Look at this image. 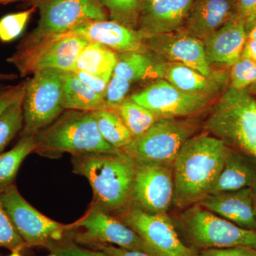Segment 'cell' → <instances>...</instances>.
I'll return each mask as SVG.
<instances>
[{
    "label": "cell",
    "mask_w": 256,
    "mask_h": 256,
    "mask_svg": "<svg viewBox=\"0 0 256 256\" xmlns=\"http://www.w3.org/2000/svg\"><path fill=\"white\" fill-rule=\"evenodd\" d=\"M230 150L223 140L206 132L190 138L173 163V204L185 210L210 195Z\"/></svg>",
    "instance_id": "obj_1"
},
{
    "label": "cell",
    "mask_w": 256,
    "mask_h": 256,
    "mask_svg": "<svg viewBox=\"0 0 256 256\" xmlns=\"http://www.w3.org/2000/svg\"><path fill=\"white\" fill-rule=\"evenodd\" d=\"M74 172L92 186L94 204L110 214L121 215L131 206L137 164L124 152L72 154Z\"/></svg>",
    "instance_id": "obj_2"
},
{
    "label": "cell",
    "mask_w": 256,
    "mask_h": 256,
    "mask_svg": "<svg viewBox=\"0 0 256 256\" xmlns=\"http://www.w3.org/2000/svg\"><path fill=\"white\" fill-rule=\"evenodd\" d=\"M204 128L230 148L256 158L255 96L228 86L212 106Z\"/></svg>",
    "instance_id": "obj_3"
},
{
    "label": "cell",
    "mask_w": 256,
    "mask_h": 256,
    "mask_svg": "<svg viewBox=\"0 0 256 256\" xmlns=\"http://www.w3.org/2000/svg\"><path fill=\"white\" fill-rule=\"evenodd\" d=\"M34 152L56 158L64 152H120L106 142L98 128L92 111L68 110L36 134Z\"/></svg>",
    "instance_id": "obj_4"
},
{
    "label": "cell",
    "mask_w": 256,
    "mask_h": 256,
    "mask_svg": "<svg viewBox=\"0 0 256 256\" xmlns=\"http://www.w3.org/2000/svg\"><path fill=\"white\" fill-rule=\"evenodd\" d=\"M172 222L184 244L198 252L234 247L256 250V230L238 226L200 204L185 208Z\"/></svg>",
    "instance_id": "obj_5"
},
{
    "label": "cell",
    "mask_w": 256,
    "mask_h": 256,
    "mask_svg": "<svg viewBox=\"0 0 256 256\" xmlns=\"http://www.w3.org/2000/svg\"><path fill=\"white\" fill-rule=\"evenodd\" d=\"M198 128V121L191 118L160 119L122 151L137 164L173 165L181 148Z\"/></svg>",
    "instance_id": "obj_6"
},
{
    "label": "cell",
    "mask_w": 256,
    "mask_h": 256,
    "mask_svg": "<svg viewBox=\"0 0 256 256\" xmlns=\"http://www.w3.org/2000/svg\"><path fill=\"white\" fill-rule=\"evenodd\" d=\"M88 43L68 33L53 35L28 44H18L6 60L16 67L21 77L46 68L76 72L78 55Z\"/></svg>",
    "instance_id": "obj_7"
},
{
    "label": "cell",
    "mask_w": 256,
    "mask_h": 256,
    "mask_svg": "<svg viewBox=\"0 0 256 256\" xmlns=\"http://www.w3.org/2000/svg\"><path fill=\"white\" fill-rule=\"evenodd\" d=\"M65 74L60 69H42L25 80L24 124L20 137L36 136L63 112L62 98Z\"/></svg>",
    "instance_id": "obj_8"
},
{
    "label": "cell",
    "mask_w": 256,
    "mask_h": 256,
    "mask_svg": "<svg viewBox=\"0 0 256 256\" xmlns=\"http://www.w3.org/2000/svg\"><path fill=\"white\" fill-rule=\"evenodd\" d=\"M40 11L36 28L20 44H28L45 37L72 31L78 26L108 18L99 0H31Z\"/></svg>",
    "instance_id": "obj_9"
},
{
    "label": "cell",
    "mask_w": 256,
    "mask_h": 256,
    "mask_svg": "<svg viewBox=\"0 0 256 256\" xmlns=\"http://www.w3.org/2000/svg\"><path fill=\"white\" fill-rule=\"evenodd\" d=\"M66 240L86 246L109 244L159 256L132 229L94 204L84 217L67 225Z\"/></svg>",
    "instance_id": "obj_10"
},
{
    "label": "cell",
    "mask_w": 256,
    "mask_h": 256,
    "mask_svg": "<svg viewBox=\"0 0 256 256\" xmlns=\"http://www.w3.org/2000/svg\"><path fill=\"white\" fill-rule=\"evenodd\" d=\"M0 202L16 233L28 247L48 248L66 239L67 225L50 220L28 203L12 184L0 195Z\"/></svg>",
    "instance_id": "obj_11"
},
{
    "label": "cell",
    "mask_w": 256,
    "mask_h": 256,
    "mask_svg": "<svg viewBox=\"0 0 256 256\" xmlns=\"http://www.w3.org/2000/svg\"><path fill=\"white\" fill-rule=\"evenodd\" d=\"M119 216L159 256H200L184 244L168 214H151L130 206Z\"/></svg>",
    "instance_id": "obj_12"
},
{
    "label": "cell",
    "mask_w": 256,
    "mask_h": 256,
    "mask_svg": "<svg viewBox=\"0 0 256 256\" xmlns=\"http://www.w3.org/2000/svg\"><path fill=\"white\" fill-rule=\"evenodd\" d=\"M130 98L149 109L160 120L191 118L206 110L215 98L186 94L159 78Z\"/></svg>",
    "instance_id": "obj_13"
},
{
    "label": "cell",
    "mask_w": 256,
    "mask_h": 256,
    "mask_svg": "<svg viewBox=\"0 0 256 256\" xmlns=\"http://www.w3.org/2000/svg\"><path fill=\"white\" fill-rule=\"evenodd\" d=\"M173 196V165L137 164L131 206L151 214H166Z\"/></svg>",
    "instance_id": "obj_14"
},
{
    "label": "cell",
    "mask_w": 256,
    "mask_h": 256,
    "mask_svg": "<svg viewBox=\"0 0 256 256\" xmlns=\"http://www.w3.org/2000/svg\"><path fill=\"white\" fill-rule=\"evenodd\" d=\"M144 44L148 52L160 60L184 64L206 76L216 74L207 62L203 42L182 30L150 37Z\"/></svg>",
    "instance_id": "obj_15"
},
{
    "label": "cell",
    "mask_w": 256,
    "mask_h": 256,
    "mask_svg": "<svg viewBox=\"0 0 256 256\" xmlns=\"http://www.w3.org/2000/svg\"><path fill=\"white\" fill-rule=\"evenodd\" d=\"M152 72L153 75L186 94L215 98L229 86V72H220L206 76L184 64L160 60L154 64Z\"/></svg>",
    "instance_id": "obj_16"
},
{
    "label": "cell",
    "mask_w": 256,
    "mask_h": 256,
    "mask_svg": "<svg viewBox=\"0 0 256 256\" xmlns=\"http://www.w3.org/2000/svg\"><path fill=\"white\" fill-rule=\"evenodd\" d=\"M67 33L100 44L118 54L137 52L148 53L144 40L138 30L109 20L84 24Z\"/></svg>",
    "instance_id": "obj_17"
},
{
    "label": "cell",
    "mask_w": 256,
    "mask_h": 256,
    "mask_svg": "<svg viewBox=\"0 0 256 256\" xmlns=\"http://www.w3.org/2000/svg\"><path fill=\"white\" fill-rule=\"evenodd\" d=\"M194 0H158L143 2L138 31L144 40L178 31L182 28Z\"/></svg>",
    "instance_id": "obj_18"
},
{
    "label": "cell",
    "mask_w": 256,
    "mask_h": 256,
    "mask_svg": "<svg viewBox=\"0 0 256 256\" xmlns=\"http://www.w3.org/2000/svg\"><path fill=\"white\" fill-rule=\"evenodd\" d=\"M248 36L244 23L233 16L203 41L207 62L230 68L242 57Z\"/></svg>",
    "instance_id": "obj_19"
},
{
    "label": "cell",
    "mask_w": 256,
    "mask_h": 256,
    "mask_svg": "<svg viewBox=\"0 0 256 256\" xmlns=\"http://www.w3.org/2000/svg\"><path fill=\"white\" fill-rule=\"evenodd\" d=\"M233 16L232 0H194L181 30L203 42Z\"/></svg>",
    "instance_id": "obj_20"
},
{
    "label": "cell",
    "mask_w": 256,
    "mask_h": 256,
    "mask_svg": "<svg viewBox=\"0 0 256 256\" xmlns=\"http://www.w3.org/2000/svg\"><path fill=\"white\" fill-rule=\"evenodd\" d=\"M198 204L238 226L256 230L252 188L210 194Z\"/></svg>",
    "instance_id": "obj_21"
},
{
    "label": "cell",
    "mask_w": 256,
    "mask_h": 256,
    "mask_svg": "<svg viewBox=\"0 0 256 256\" xmlns=\"http://www.w3.org/2000/svg\"><path fill=\"white\" fill-rule=\"evenodd\" d=\"M256 183V158L230 148L210 194L252 188Z\"/></svg>",
    "instance_id": "obj_22"
},
{
    "label": "cell",
    "mask_w": 256,
    "mask_h": 256,
    "mask_svg": "<svg viewBox=\"0 0 256 256\" xmlns=\"http://www.w3.org/2000/svg\"><path fill=\"white\" fill-rule=\"evenodd\" d=\"M62 105L67 110L94 111L106 109L105 99L84 84L74 72H66Z\"/></svg>",
    "instance_id": "obj_23"
},
{
    "label": "cell",
    "mask_w": 256,
    "mask_h": 256,
    "mask_svg": "<svg viewBox=\"0 0 256 256\" xmlns=\"http://www.w3.org/2000/svg\"><path fill=\"white\" fill-rule=\"evenodd\" d=\"M117 62L118 53L100 44L89 42L78 55L76 70L110 80Z\"/></svg>",
    "instance_id": "obj_24"
},
{
    "label": "cell",
    "mask_w": 256,
    "mask_h": 256,
    "mask_svg": "<svg viewBox=\"0 0 256 256\" xmlns=\"http://www.w3.org/2000/svg\"><path fill=\"white\" fill-rule=\"evenodd\" d=\"M36 136H21L12 149L0 153V195L14 184L24 160L36 150Z\"/></svg>",
    "instance_id": "obj_25"
},
{
    "label": "cell",
    "mask_w": 256,
    "mask_h": 256,
    "mask_svg": "<svg viewBox=\"0 0 256 256\" xmlns=\"http://www.w3.org/2000/svg\"><path fill=\"white\" fill-rule=\"evenodd\" d=\"M99 132L106 142L120 150L134 139L117 111L100 109L92 111Z\"/></svg>",
    "instance_id": "obj_26"
},
{
    "label": "cell",
    "mask_w": 256,
    "mask_h": 256,
    "mask_svg": "<svg viewBox=\"0 0 256 256\" xmlns=\"http://www.w3.org/2000/svg\"><path fill=\"white\" fill-rule=\"evenodd\" d=\"M150 54L131 52L118 54V62L114 74L131 82H139L153 74V66L156 62Z\"/></svg>",
    "instance_id": "obj_27"
},
{
    "label": "cell",
    "mask_w": 256,
    "mask_h": 256,
    "mask_svg": "<svg viewBox=\"0 0 256 256\" xmlns=\"http://www.w3.org/2000/svg\"><path fill=\"white\" fill-rule=\"evenodd\" d=\"M117 112L134 138L142 136L160 120L154 112L130 98L126 99Z\"/></svg>",
    "instance_id": "obj_28"
},
{
    "label": "cell",
    "mask_w": 256,
    "mask_h": 256,
    "mask_svg": "<svg viewBox=\"0 0 256 256\" xmlns=\"http://www.w3.org/2000/svg\"><path fill=\"white\" fill-rule=\"evenodd\" d=\"M111 21L138 30L144 0H99Z\"/></svg>",
    "instance_id": "obj_29"
},
{
    "label": "cell",
    "mask_w": 256,
    "mask_h": 256,
    "mask_svg": "<svg viewBox=\"0 0 256 256\" xmlns=\"http://www.w3.org/2000/svg\"><path fill=\"white\" fill-rule=\"evenodd\" d=\"M24 94L0 114V153L22 130Z\"/></svg>",
    "instance_id": "obj_30"
},
{
    "label": "cell",
    "mask_w": 256,
    "mask_h": 256,
    "mask_svg": "<svg viewBox=\"0 0 256 256\" xmlns=\"http://www.w3.org/2000/svg\"><path fill=\"white\" fill-rule=\"evenodd\" d=\"M229 70V87L256 94V62L240 57Z\"/></svg>",
    "instance_id": "obj_31"
},
{
    "label": "cell",
    "mask_w": 256,
    "mask_h": 256,
    "mask_svg": "<svg viewBox=\"0 0 256 256\" xmlns=\"http://www.w3.org/2000/svg\"><path fill=\"white\" fill-rule=\"evenodd\" d=\"M36 10L35 5H32L31 8L24 11L4 15L0 18V41L8 43L18 38Z\"/></svg>",
    "instance_id": "obj_32"
},
{
    "label": "cell",
    "mask_w": 256,
    "mask_h": 256,
    "mask_svg": "<svg viewBox=\"0 0 256 256\" xmlns=\"http://www.w3.org/2000/svg\"><path fill=\"white\" fill-rule=\"evenodd\" d=\"M0 248H5L11 252H22L28 248L8 218V216L0 202Z\"/></svg>",
    "instance_id": "obj_33"
},
{
    "label": "cell",
    "mask_w": 256,
    "mask_h": 256,
    "mask_svg": "<svg viewBox=\"0 0 256 256\" xmlns=\"http://www.w3.org/2000/svg\"><path fill=\"white\" fill-rule=\"evenodd\" d=\"M132 82L127 79L112 74L108 85L105 97L106 109L117 111L120 106L127 98Z\"/></svg>",
    "instance_id": "obj_34"
},
{
    "label": "cell",
    "mask_w": 256,
    "mask_h": 256,
    "mask_svg": "<svg viewBox=\"0 0 256 256\" xmlns=\"http://www.w3.org/2000/svg\"><path fill=\"white\" fill-rule=\"evenodd\" d=\"M47 249L58 256H110L101 250L85 248L68 240L54 242Z\"/></svg>",
    "instance_id": "obj_35"
},
{
    "label": "cell",
    "mask_w": 256,
    "mask_h": 256,
    "mask_svg": "<svg viewBox=\"0 0 256 256\" xmlns=\"http://www.w3.org/2000/svg\"><path fill=\"white\" fill-rule=\"evenodd\" d=\"M234 15L244 23L248 33L256 25V0H232Z\"/></svg>",
    "instance_id": "obj_36"
},
{
    "label": "cell",
    "mask_w": 256,
    "mask_h": 256,
    "mask_svg": "<svg viewBox=\"0 0 256 256\" xmlns=\"http://www.w3.org/2000/svg\"><path fill=\"white\" fill-rule=\"evenodd\" d=\"M25 80L15 86L0 88V114L24 94Z\"/></svg>",
    "instance_id": "obj_37"
},
{
    "label": "cell",
    "mask_w": 256,
    "mask_h": 256,
    "mask_svg": "<svg viewBox=\"0 0 256 256\" xmlns=\"http://www.w3.org/2000/svg\"><path fill=\"white\" fill-rule=\"evenodd\" d=\"M74 73L88 87L90 88L94 92L105 99L106 90H107L108 85L110 80L92 75V74H88L86 72L76 70Z\"/></svg>",
    "instance_id": "obj_38"
},
{
    "label": "cell",
    "mask_w": 256,
    "mask_h": 256,
    "mask_svg": "<svg viewBox=\"0 0 256 256\" xmlns=\"http://www.w3.org/2000/svg\"><path fill=\"white\" fill-rule=\"evenodd\" d=\"M200 256H256V249L245 247L210 248L198 252Z\"/></svg>",
    "instance_id": "obj_39"
},
{
    "label": "cell",
    "mask_w": 256,
    "mask_h": 256,
    "mask_svg": "<svg viewBox=\"0 0 256 256\" xmlns=\"http://www.w3.org/2000/svg\"><path fill=\"white\" fill-rule=\"evenodd\" d=\"M90 248L101 250L110 256H153L139 250H128L109 244H92L87 246Z\"/></svg>",
    "instance_id": "obj_40"
},
{
    "label": "cell",
    "mask_w": 256,
    "mask_h": 256,
    "mask_svg": "<svg viewBox=\"0 0 256 256\" xmlns=\"http://www.w3.org/2000/svg\"><path fill=\"white\" fill-rule=\"evenodd\" d=\"M242 57L256 62V25L248 33Z\"/></svg>",
    "instance_id": "obj_41"
},
{
    "label": "cell",
    "mask_w": 256,
    "mask_h": 256,
    "mask_svg": "<svg viewBox=\"0 0 256 256\" xmlns=\"http://www.w3.org/2000/svg\"><path fill=\"white\" fill-rule=\"evenodd\" d=\"M18 78V76L13 74H4L0 72V80L2 82H10Z\"/></svg>",
    "instance_id": "obj_42"
},
{
    "label": "cell",
    "mask_w": 256,
    "mask_h": 256,
    "mask_svg": "<svg viewBox=\"0 0 256 256\" xmlns=\"http://www.w3.org/2000/svg\"><path fill=\"white\" fill-rule=\"evenodd\" d=\"M252 203H254V213L256 218V183L252 188Z\"/></svg>",
    "instance_id": "obj_43"
},
{
    "label": "cell",
    "mask_w": 256,
    "mask_h": 256,
    "mask_svg": "<svg viewBox=\"0 0 256 256\" xmlns=\"http://www.w3.org/2000/svg\"><path fill=\"white\" fill-rule=\"evenodd\" d=\"M11 254L8 256H22L21 254V252H18V250H14V252H11Z\"/></svg>",
    "instance_id": "obj_44"
},
{
    "label": "cell",
    "mask_w": 256,
    "mask_h": 256,
    "mask_svg": "<svg viewBox=\"0 0 256 256\" xmlns=\"http://www.w3.org/2000/svg\"><path fill=\"white\" fill-rule=\"evenodd\" d=\"M15 1H18V0H0V4H8V3Z\"/></svg>",
    "instance_id": "obj_45"
},
{
    "label": "cell",
    "mask_w": 256,
    "mask_h": 256,
    "mask_svg": "<svg viewBox=\"0 0 256 256\" xmlns=\"http://www.w3.org/2000/svg\"><path fill=\"white\" fill-rule=\"evenodd\" d=\"M50 254H48V256H58L56 254H55L54 252H50Z\"/></svg>",
    "instance_id": "obj_46"
},
{
    "label": "cell",
    "mask_w": 256,
    "mask_h": 256,
    "mask_svg": "<svg viewBox=\"0 0 256 256\" xmlns=\"http://www.w3.org/2000/svg\"><path fill=\"white\" fill-rule=\"evenodd\" d=\"M156 1H158V0H144V2H153Z\"/></svg>",
    "instance_id": "obj_47"
},
{
    "label": "cell",
    "mask_w": 256,
    "mask_h": 256,
    "mask_svg": "<svg viewBox=\"0 0 256 256\" xmlns=\"http://www.w3.org/2000/svg\"><path fill=\"white\" fill-rule=\"evenodd\" d=\"M2 86H3L2 84H0V88H2Z\"/></svg>",
    "instance_id": "obj_48"
}]
</instances>
